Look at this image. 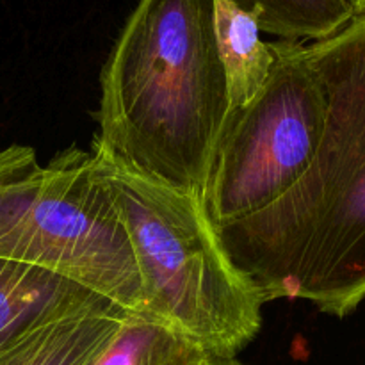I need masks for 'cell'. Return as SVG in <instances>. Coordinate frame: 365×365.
<instances>
[{
  "mask_svg": "<svg viewBox=\"0 0 365 365\" xmlns=\"http://www.w3.org/2000/svg\"><path fill=\"white\" fill-rule=\"evenodd\" d=\"M307 52L327 96L312 164L269 209L216 232L266 303L303 299L346 317L365 299V14Z\"/></svg>",
  "mask_w": 365,
  "mask_h": 365,
  "instance_id": "obj_1",
  "label": "cell"
},
{
  "mask_svg": "<svg viewBox=\"0 0 365 365\" xmlns=\"http://www.w3.org/2000/svg\"><path fill=\"white\" fill-rule=\"evenodd\" d=\"M230 110L212 0H139L100 73L91 146L203 202Z\"/></svg>",
  "mask_w": 365,
  "mask_h": 365,
  "instance_id": "obj_2",
  "label": "cell"
},
{
  "mask_svg": "<svg viewBox=\"0 0 365 365\" xmlns=\"http://www.w3.org/2000/svg\"><path fill=\"white\" fill-rule=\"evenodd\" d=\"M93 175L127 232L141 284V309L200 346L232 360L262 327L264 298L225 253L200 200L135 173L91 146Z\"/></svg>",
  "mask_w": 365,
  "mask_h": 365,
  "instance_id": "obj_3",
  "label": "cell"
},
{
  "mask_svg": "<svg viewBox=\"0 0 365 365\" xmlns=\"http://www.w3.org/2000/svg\"><path fill=\"white\" fill-rule=\"evenodd\" d=\"M0 259L59 274L123 310L141 309L127 232L93 175L91 153L78 146L45 166L31 146L0 150Z\"/></svg>",
  "mask_w": 365,
  "mask_h": 365,
  "instance_id": "obj_4",
  "label": "cell"
},
{
  "mask_svg": "<svg viewBox=\"0 0 365 365\" xmlns=\"http://www.w3.org/2000/svg\"><path fill=\"white\" fill-rule=\"evenodd\" d=\"M271 50L266 84L230 110L210 163L202 205L214 228L284 198L307 173L323 135L327 96L307 43L271 41Z\"/></svg>",
  "mask_w": 365,
  "mask_h": 365,
  "instance_id": "obj_5",
  "label": "cell"
},
{
  "mask_svg": "<svg viewBox=\"0 0 365 365\" xmlns=\"http://www.w3.org/2000/svg\"><path fill=\"white\" fill-rule=\"evenodd\" d=\"M114 305L68 278L0 259V351L52 319Z\"/></svg>",
  "mask_w": 365,
  "mask_h": 365,
  "instance_id": "obj_6",
  "label": "cell"
},
{
  "mask_svg": "<svg viewBox=\"0 0 365 365\" xmlns=\"http://www.w3.org/2000/svg\"><path fill=\"white\" fill-rule=\"evenodd\" d=\"M118 305L52 319L0 351V365H88L107 346L125 314Z\"/></svg>",
  "mask_w": 365,
  "mask_h": 365,
  "instance_id": "obj_7",
  "label": "cell"
},
{
  "mask_svg": "<svg viewBox=\"0 0 365 365\" xmlns=\"http://www.w3.org/2000/svg\"><path fill=\"white\" fill-rule=\"evenodd\" d=\"M214 36L230 95V109L246 106L262 89L273 66L271 43L262 41L257 18L234 0H212Z\"/></svg>",
  "mask_w": 365,
  "mask_h": 365,
  "instance_id": "obj_8",
  "label": "cell"
},
{
  "mask_svg": "<svg viewBox=\"0 0 365 365\" xmlns=\"http://www.w3.org/2000/svg\"><path fill=\"white\" fill-rule=\"evenodd\" d=\"M209 360L196 342L175 328L128 310L113 339L88 365H203Z\"/></svg>",
  "mask_w": 365,
  "mask_h": 365,
  "instance_id": "obj_9",
  "label": "cell"
},
{
  "mask_svg": "<svg viewBox=\"0 0 365 365\" xmlns=\"http://www.w3.org/2000/svg\"><path fill=\"white\" fill-rule=\"evenodd\" d=\"M280 41H319L356 16L349 0H234Z\"/></svg>",
  "mask_w": 365,
  "mask_h": 365,
  "instance_id": "obj_10",
  "label": "cell"
},
{
  "mask_svg": "<svg viewBox=\"0 0 365 365\" xmlns=\"http://www.w3.org/2000/svg\"><path fill=\"white\" fill-rule=\"evenodd\" d=\"M203 365H246V364L239 362L237 359H232V360H216V359H212V360H209V362L203 364Z\"/></svg>",
  "mask_w": 365,
  "mask_h": 365,
  "instance_id": "obj_11",
  "label": "cell"
},
{
  "mask_svg": "<svg viewBox=\"0 0 365 365\" xmlns=\"http://www.w3.org/2000/svg\"><path fill=\"white\" fill-rule=\"evenodd\" d=\"M353 6V9H355V14L359 16V14H365V0H349Z\"/></svg>",
  "mask_w": 365,
  "mask_h": 365,
  "instance_id": "obj_12",
  "label": "cell"
}]
</instances>
